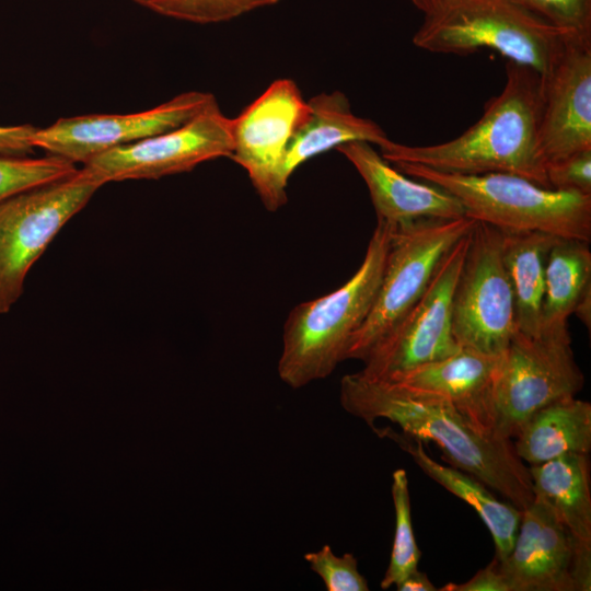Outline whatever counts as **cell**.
<instances>
[{
  "label": "cell",
  "instance_id": "cell-1",
  "mask_svg": "<svg viewBox=\"0 0 591 591\" xmlns=\"http://www.w3.org/2000/svg\"><path fill=\"white\" fill-rule=\"evenodd\" d=\"M339 401L347 413L370 427L385 419L407 437L437 443L453 467L474 476L521 511L533 501L529 466L517 455L511 439L480 432L445 398L359 371L343 376Z\"/></svg>",
  "mask_w": 591,
  "mask_h": 591
},
{
  "label": "cell",
  "instance_id": "cell-2",
  "mask_svg": "<svg viewBox=\"0 0 591 591\" xmlns=\"http://www.w3.org/2000/svg\"><path fill=\"white\" fill-rule=\"evenodd\" d=\"M542 78L509 61L502 91L460 136L437 144L407 146L387 139L380 148L391 164L413 163L454 174L509 173L549 187L540 143Z\"/></svg>",
  "mask_w": 591,
  "mask_h": 591
},
{
  "label": "cell",
  "instance_id": "cell-3",
  "mask_svg": "<svg viewBox=\"0 0 591 591\" xmlns=\"http://www.w3.org/2000/svg\"><path fill=\"white\" fill-rule=\"evenodd\" d=\"M393 229L378 221L356 273L336 290L289 312L277 367L285 384L303 387L327 378L346 360L350 339L367 318L379 290Z\"/></svg>",
  "mask_w": 591,
  "mask_h": 591
},
{
  "label": "cell",
  "instance_id": "cell-4",
  "mask_svg": "<svg viewBox=\"0 0 591 591\" xmlns=\"http://www.w3.org/2000/svg\"><path fill=\"white\" fill-rule=\"evenodd\" d=\"M402 173L454 196L466 216L501 231H537L591 242V195L541 186L509 173L476 175L392 164Z\"/></svg>",
  "mask_w": 591,
  "mask_h": 591
},
{
  "label": "cell",
  "instance_id": "cell-5",
  "mask_svg": "<svg viewBox=\"0 0 591 591\" xmlns=\"http://www.w3.org/2000/svg\"><path fill=\"white\" fill-rule=\"evenodd\" d=\"M572 35L577 34L546 23L512 0H453L424 15L413 44L462 56L493 49L543 78Z\"/></svg>",
  "mask_w": 591,
  "mask_h": 591
},
{
  "label": "cell",
  "instance_id": "cell-6",
  "mask_svg": "<svg viewBox=\"0 0 591 591\" xmlns=\"http://www.w3.org/2000/svg\"><path fill=\"white\" fill-rule=\"evenodd\" d=\"M475 223L468 216L422 218L393 229L379 290L367 318L350 339L346 359H364L420 299L442 256Z\"/></svg>",
  "mask_w": 591,
  "mask_h": 591
},
{
  "label": "cell",
  "instance_id": "cell-7",
  "mask_svg": "<svg viewBox=\"0 0 591 591\" xmlns=\"http://www.w3.org/2000/svg\"><path fill=\"white\" fill-rule=\"evenodd\" d=\"M583 384L569 327L537 337L517 331L499 358L494 378V436L514 438L535 412L576 396Z\"/></svg>",
  "mask_w": 591,
  "mask_h": 591
},
{
  "label": "cell",
  "instance_id": "cell-8",
  "mask_svg": "<svg viewBox=\"0 0 591 591\" xmlns=\"http://www.w3.org/2000/svg\"><path fill=\"white\" fill-rule=\"evenodd\" d=\"M101 186L81 169L0 201V314L20 299L34 263Z\"/></svg>",
  "mask_w": 591,
  "mask_h": 591
},
{
  "label": "cell",
  "instance_id": "cell-9",
  "mask_svg": "<svg viewBox=\"0 0 591 591\" xmlns=\"http://www.w3.org/2000/svg\"><path fill=\"white\" fill-rule=\"evenodd\" d=\"M515 332L513 294L502 260V231L476 220L453 292V337L460 348L499 357Z\"/></svg>",
  "mask_w": 591,
  "mask_h": 591
},
{
  "label": "cell",
  "instance_id": "cell-10",
  "mask_svg": "<svg viewBox=\"0 0 591 591\" xmlns=\"http://www.w3.org/2000/svg\"><path fill=\"white\" fill-rule=\"evenodd\" d=\"M470 232L442 256L420 299L364 357L363 375L390 380L461 349L452 334V300Z\"/></svg>",
  "mask_w": 591,
  "mask_h": 591
},
{
  "label": "cell",
  "instance_id": "cell-11",
  "mask_svg": "<svg viewBox=\"0 0 591 591\" xmlns=\"http://www.w3.org/2000/svg\"><path fill=\"white\" fill-rule=\"evenodd\" d=\"M232 118L217 100L186 123L167 131L111 149L84 164L102 186L125 179H157L189 172L202 162L230 158Z\"/></svg>",
  "mask_w": 591,
  "mask_h": 591
},
{
  "label": "cell",
  "instance_id": "cell-12",
  "mask_svg": "<svg viewBox=\"0 0 591 591\" xmlns=\"http://www.w3.org/2000/svg\"><path fill=\"white\" fill-rule=\"evenodd\" d=\"M309 114V104L291 79L274 81L241 114L232 118L230 155L242 166L265 208L286 205L288 182L282 165L288 144Z\"/></svg>",
  "mask_w": 591,
  "mask_h": 591
},
{
  "label": "cell",
  "instance_id": "cell-13",
  "mask_svg": "<svg viewBox=\"0 0 591 591\" xmlns=\"http://www.w3.org/2000/svg\"><path fill=\"white\" fill-rule=\"evenodd\" d=\"M498 563L509 591L591 589V548L579 545L536 497L522 510L512 551Z\"/></svg>",
  "mask_w": 591,
  "mask_h": 591
},
{
  "label": "cell",
  "instance_id": "cell-14",
  "mask_svg": "<svg viewBox=\"0 0 591 591\" xmlns=\"http://www.w3.org/2000/svg\"><path fill=\"white\" fill-rule=\"evenodd\" d=\"M216 101L211 93H181L153 108L130 114L60 118L32 136L35 148L72 163H88L111 149L173 129Z\"/></svg>",
  "mask_w": 591,
  "mask_h": 591
},
{
  "label": "cell",
  "instance_id": "cell-15",
  "mask_svg": "<svg viewBox=\"0 0 591 591\" xmlns=\"http://www.w3.org/2000/svg\"><path fill=\"white\" fill-rule=\"evenodd\" d=\"M540 143L547 162L591 149V36L572 35L542 78Z\"/></svg>",
  "mask_w": 591,
  "mask_h": 591
},
{
  "label": "cell",
  "instance_id": "cell-16",
  "mask_svg": "<svg viewBox=\"0 0 591 591\" xmlns=\"http://www.w3.org/2000/svg\"><path fill=\"white\" fill-rule=\"evenodd\" d=\"M336 150L354 165L366 183L378 221L396 228L422 218L456 219L466 216L454 196L402 173L371 143L351 141Z\"/></svg>",
  "mask_w": 591,
  "mask_h": 591
},
{
  "label": "cell",
  "instance_id": "cell-17",
  "mask_svg": "<svg viewBox=\"0 0 591 591\" xmlns=\"http://www.w3.org/2000/svg\"><path fill=\"white\" fill-rule=\"evenodd\" d=\"M499 358L461 348L447 358L417 366L383 381L445 398L477 430L494 436L493 386Z\"/></svg>",
  "mask_w": 591,
  "mask_h": 591
},
{
  "label": "cell",
  "instance_id": "cell-18",
  "mask_svg": "<svg viewBox=\"0 0 591 591\" xmlns=\"http://www.w3.org/2000/svg\"><path fill=\"white\" fill-rule=\"evenodd\" d=\"M309 114L293 134L285 155L286 182L308 160L351 141L381 146L389 137L373 120L357 116L340 91L320 93L308 101Z\"/></svg>",
  "mask_w": 591,
  "mask_h": 591
},
{
  "label": "cell",
  "instance_id": "cell-19",
  "mask_svg": "<svg viewBox=\"0 0 591 591\" xmlns=\"http://www.w3.org/2000/svg\"><path fill=\"white\" fill-rule=\"evenodd\" d=\"M380 437L393 439L405 450L417 466L448 491L470 505L490 532L496 558L505 559L513 548L522 511L510 502L496 498L480 480L453 466L434 461L426 451L424 441L407 437L392 428L373 427Z\"/></svg>",
  "mask_w": 591,
  "mask_h": 591
},
{
  "label": "cell",
  "instance_id": "cell-20",
  "mask_svg": "<svg viewBox=\"0 0 591 591\" xmlns=\"http://www.w3.org/2000/svg\"><path fill=\"white\" fill-rule=\"evenodd\" d=\"M514 438V451L529 466L567 453L588 455L591 404L575 396L555 401L535 412Z\"/></svg>",
  "mask_w": 591,
  "mask_h": 591
},
{
  "label": "cell",
  "instance_id": "cell-21",
  "mask_svg": "<svg viewBox=\"0 0 591 591\" xmlns=\"http://www.w3.org/2000/svg\"><path fill=\"white\" fill-rule=\"evenodd\" d=\"M590 465L587 454L567 453L529 466L534 497L543 500L577 543L591 548Z\"/></svg>",
  "mask_w": 591,
  "mask_h": 591
},
{
  "label": "cell",
  "instance_id": "cell-22",
  "mask_svg": "<svg viewBox=\"0 0 591 591\" xmlns=\"http://www.w3.org/2000/svg\"><path fill=\"white\" fill-rule=\"evenodd\" d=\"M556 237L537 231H502V260L512 289L517 331L528 336L541 335L545 269Z\"/></svg>",
  "mask_w": 591,
  "mask_h": 591
},
{
  "label": "cell",
  "instance_id": "cell-23",
  "mask_svg": "<svg viewBox=\"0 0 591 591\" xmlns=\"http://www.w3.org/2000/svg\"><path fill=\"white\" fill-rule=\"evenodd\" d=\"M589 287H591L589 243L557 236L546 263L541 334L568 328V317Z\"/></svg>",
  "mask_w": 591,
  "mask_h": 591
},
{
  "label": "cell",
  "instance_id": "cell-24",
  "mask_svg": "<svg viewBox=\"0 0 591 591\" xmlns=\"http://www.w3.org/2000/svg\"><path fill=\"white\" fill-rule=\"evenodd\" d=\"M392 498L395 510V532L390 563L381 581V588L384 590L395 587L416 570L421 557L413 530L408 479L403 468L392 474Z\"/></svg>",
  "mask_w": 591,
  "mask_h": 591
},
{
  "label": "cell",
  "instance_id": "cell-25",
  "mask_svg": "<svg viewBox=\"0 0 591 591\" xmlns=\"http://www.w3.org/2000/svg\"><path fill=\"white\" fill-rule=\"evenodd\" d=\"M74 163L48 154L44 158L0 154V201L26 189L74 174Z\"/></svg>",
  "mask_w": 591,
  "mask_h": 591
},
{
  "label": "cell",
  "instance_id": "cell-26",
  "mask_svg": "<svg viewBox=\"0 0 591 591\" xmlns=\"http://www.w3.org/2000/svg\"><path fill=\"white\" fill-rule=\"evenodd\" d=\"M138 4L176 20L208 24L233 20L245 13L277 4L281 0H134Z\"/></svg>",
  "mask_w": 591,
  "mask_h": 591
},
{
  "label": "cell",
  "instance_id": "cell-27",
  "mask_svg": "<svg viewBox=\"0 0 591 591\" xmlns=\"http://www.w3.org/2000/svg\"><path fill=\"white\" fill-rule=\"evenodd\" d=\"M310 568L323 580L327 591H368L367 579L358 570V560L351 553L334 554L329 545L304 555Z\"/></svg>",
  "mask_w": 591,
  "mask_h": 591
},
{
  "label": "cell",
  "instance_id": "cell-28",
  "mask_svg": "<svg viewBox=\"0 0 591 591\" xmlns=\"http://www.w3.org/2000/svg\"><path fill=\"white\" fill-rule=\"evenodd\" d=\"M512 1L557 28L591 36V0Z\"/></svg>",
  "mask_w": 591,
  "mask_h": 591
},
{
  "label": "cell",
  "instance_id": "cell-29",
  "mask_svg": "<svg viewBox=\"0 0 591 591\" xmlns=\"http://www.w3.org/2000/svg\"><path fill=\"white\" fill-rule=\"evenodd\" d=\"M546 177L553 189L591 195V149L547 162Z\"/></svg>",
  "mask_w": 591,
  "mask_h": 591
},
{
  "label": "cell",
  "instance_id": "cell-30",
  "mask_svg": "<svg viewBox=\"0 0 591 591\" xmlns=\"http://www.w3.org/2000/svg\"><path fill=\"white\" fill-rule=\"evenodd\" d=\"M438 591H509V587L495 557L488 566L478 570L470 580L463 583H448Z\"/></svg>",
  "mask_w": 591,
  "mask_h": 591
},
{
  "label": "cell",
  "instance_id": "cell-31",
  "mask_svg": "<svg viewBox=\"0 0 591 591\" xmlns=\"http://www.w3.org/2000/svg\"><path fill=\"white\" fill-rule=\"evenodd\" d=\"M31 125L0 126V154L25 157L34 151Z\"/></svg>",
  "mask_w": 591,
  "mask_h": 591
},
{
  "label": "cell",
  "instance_id": "cell-32",
  "mask_svg": "<svg viewBox=\"0 0 591 591\" xmlns=\"http://www.w3.org/2000/svg\"><path fill=\"white\" fill-rule=\"evenodd\" d=\"M397 591H438L429 577L418 568L406 576L396 586Z\"/></svg>",
  "mask_w": 591,
  "mask_h": 591
},
{
  "label": "cell",
  "instance_id": "cell-33",
  "mask_svg": "<svg viewBox=\"0 0 591 591\" xmlns=\"http://www.w3.org/2000/svg\"><path fill=\"white\" fill-rule=\"evenodd\" d=\"M590 331L591 329V287L587 288L577 302L573 313Z\"/></svg>",
  "mask_w": 591,
  "mask_h": 591
},
{
  "label": "cell",
  "instance_id": "cell-34",
  "mask_svg": "<svg viewBox=\"0 0 591 591\" xmlns=\"http://www.w3.org/2000/svg\"><path fill=\"white\" fill-rule=\"evenodd\" d=\"M424 15L430 14L453 0H409Z\"/></svg>",
  "mask_w": 591,
  "mask_h": 591
}]
</instances>
